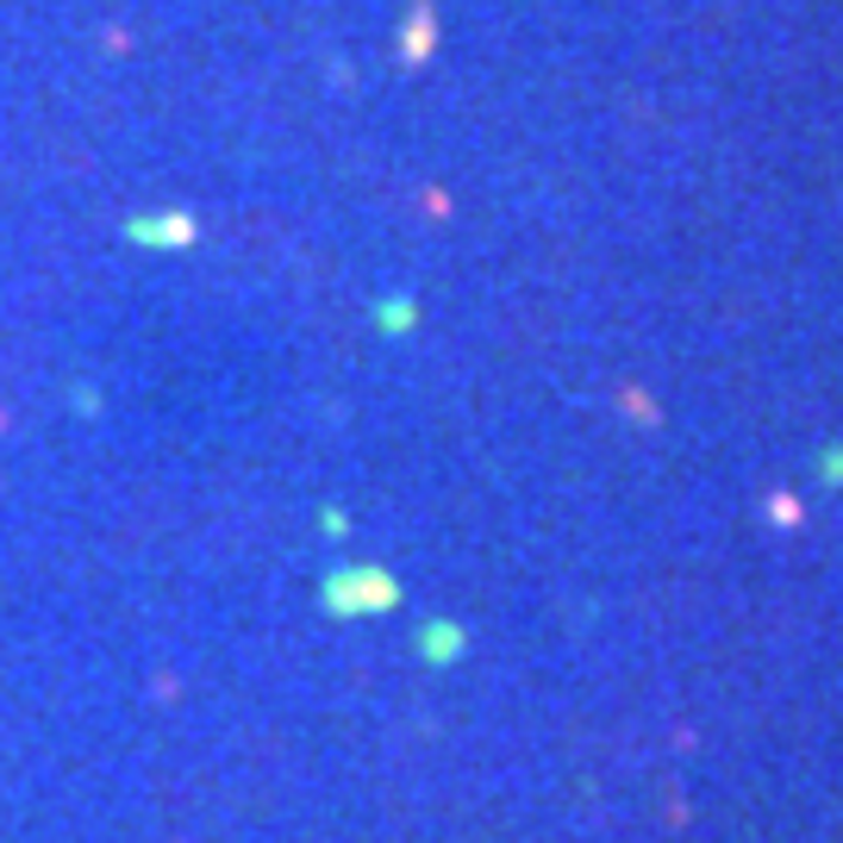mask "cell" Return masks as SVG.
Here are the masks:
<instances>
[{
	"label": "cell",
	"mask_w": 843,
	"mask_h": 843,
	"mask_svg": "<svg viewBox=\"0 0 843 843\" xmlns=\"http://www.w3.org/2000/svg\"><path fill=\"white\" fill-rule=\"evenodd\" d=\"M132 238H144V244H188V219H138Z\"/></svg>",
	"instance_id": "6da1fadb"
}]
</instances>
